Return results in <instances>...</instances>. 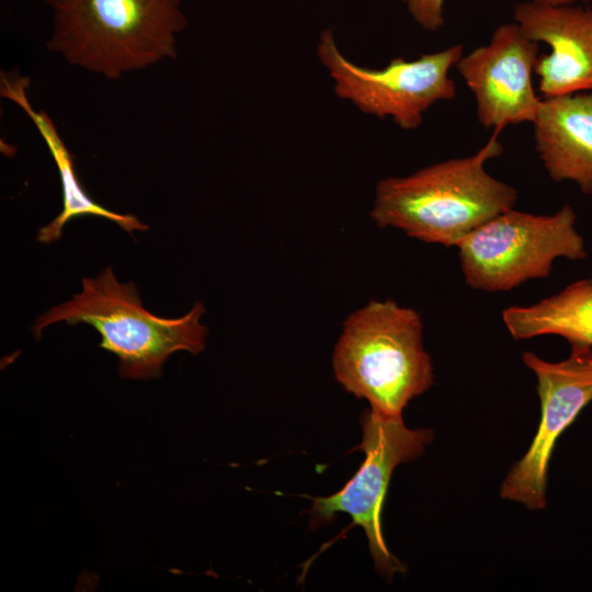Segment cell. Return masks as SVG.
<instances>
[{
  "label": "cell",
  "instance_id": "1",
  "mask_svg": "<svg viewBox=\"0 0 592 592\" xmlns=\"http://www.w3.org/2000/svg\"><path fill=\"white\" fill-rule=\"evenodd\" d=\"M498 135L494 132L474 155L380 180L369 213L372 220L426 243L457 247L483 223L514 208L517 190L486 169V162L502 152Z\"/></svg>",
  "mask_w": 592,
  "mask_h": 592
},
{
  "label": "cell",
  "instance_id": "2",
  "mask_svg": "<svg viewBox=\"0 0 592 592\" xmlns=\"http://www.w3.org/2000/svg\"><path fill=\"white\" fill-rule=\"evenodd\" d=\"M53 13L47 49L117 80L177 56L187 19L181 0H43Z\"/></svg>",
  "mask_w": 592,
  "mask_h": 592
},
{
  "label": "cell",
  "instance_id": "3",
  "mask_svg": "<svg viewBox=\"0 0 592 592\" xmlns=\"http://www.w3.org/2000/svg\"><path fill=\"white\" fill-rule=\"evenodd\" d=\"M81 284L80 293L35 320L36 339L54 323L89 325L101 335L99 346L118 357L121 376L136 379L159 376L174 352L196 355L205 349L208 329L201 322L203 303L196 301L180 318L158 317L143 306L137 286L118 282L111 266L95 277H83Z\"/></svg>",
  "mask_w": 592,
  "mask_h": 592
},
{
  "label": "cell",
  "instance_id": "4",
  "mask_svg": "<svg viewBox=\"0 0 592 592\" xmlns=\"http://www.w3.org/2000/svg\"><path fill=\"white\" fill-rule=\"evenodd\" d=\"M423 322L413 308L392 299L371 300L344 321L334 346L335 379L371 409L402 417L405 407L433 384L423 346Z\"/></svg>",
  "mask_w": 592,
  "mask_h": 592
},
{
  "label": "cell",
  "instance_id": "5",
  "mask_svg": "<svg viewBox=\"0 0 592 592\" xmlns=\"http://www.w3.org/2000/svg\"><path fill=\"white\" fill-rule=\"evenodd\" d=\"M576 219L569 204L551 215L511 208L490 218L456 247L466 285L488 293L506 292L549 276L558 258L587 259Z\"/></svg>",
  "mask_w": 592,
  "mask_h": 592
},
{
  "label": "cell",
  "instance_id": "6",
  "mask_svg": "<svg viewBox=\"0 0 592 592\" xmlns=\"http://www.w3.org/2000/svg\"><path fill=\"white\" fill-rule=\"evenodd\" d=\"M462 44L407 60L396 57L380 69L360 66L345 57L331 27L317 43V56L333 81L338 98L361 112L391 118L401 129L420 127L425 112L440 101L456 96L449 70L463 56Z\"/></svg>",
  "mask_w": 592,
  "mask_h": 592
},
{
  "label": "cell",
  "instance_id": "7",
  "mask_svg": "<svg viewBox=\"0 0 592 592\" xmlns=\"http://www.w3.org/2000/svg\"><path fill=\"white\" fill-rule=\"evenodd\" d=\"M361 424L363 439L357 448L364 452V462L340 491L314 499L310 527L328 524L337 513L349 514L365 532L376 570L391 579L405 567L388 549L382 531L387 489L395 468L421 456L434 433L409 429L402 417H387L372 409L363 412Z\"/></svg>",
  "mask_w": 592,
  "mask_h": 592
},
{
  "label": "cell",
  "instance_id": "8",
  "mask_svg": "<svg viewBox=\"0 0 592 592\" xmlns=\"http://www.w3.org/2000/svg\"><path fill=\"white\" fill-rule=\"evenodd\" d=\"M522 361L537 379L540 419L527 452L503 479L500 497L530 510H542L546 506L547 473L556 442L592 401V348H571L569 356L559 362L526 351Z\"/></svg>",
  "mask_w": 592,
  "mask_h": 592
},
{
  "label": "cell",
  "instance_id": "9",
  "mask_svg": "<svg viewBox=\"0 0 592 592\" xmlns=\"http://www.w3.org/2000/svg\"><path fill=\"white\" fill-rule=\"evenodd\" d=\"M537 52L538 43L514 22L500 25L488 44L459 58L455 67L485 128L500 133L506 125L534 122L543 102L532 83Z\"/></svg>",
  "mask_w": 592,
  "mask_h": 592
},
{
  "label": "cell",
  "instance_id": "10",
  "mask_svg": "<svg viewBox=\"0 0 592 592\" xmlns=\"http://www.w3.org/2000/svg\"><path fill=\"white\" fill-rule=\"evenodd\" d=\"M513 16L527 37L550 48L534 68L544 99L592 91V10L531 0L517 3Z\"/></svg>",
  "mask_w": 592,
  "mask_h": 592
},
{
  "label": "cell",
  "instance_id": "11",
  "mask_svg": "<svg viewBox=\"0 0 592 592\" xmlns=\"http://www.w3.org/2000/svg\"><path fill=\"white\" fill-rule=\"evenodd\" d=\"M532 124L535 149L550 179L592 194V91L544 99Z\"/></svg>",
  "mask_w": 592,
  "mask_h": 592
},
{
  "label": "cell",
  "instance_id": "12",
  "mask_svg": "<svg viewBox=\"0 0 592 592\" xmlns=\"http://www.w3.org/2000/svg\"><path fill=\"white\" fill-rule=\"evenodd\" d=\"M30 78L18 70L1 71L0 95L15 103L33 122L57 167L62 192L61 212L37 231L36 240L50 244L60 240L62 229L71 219L83 216H95L115 223L133 236L134 231H145L149 226L133 214H121L96 203L81 185L76 172L75 157L67 148L58 129L44 110H36L30 99Z\"/></svg>",
  "mask_w": 592,
  "mask_h": 592
},
{
  "label": "cell",
  "instance_id": "13",
  "mask_svg": "<svg viewBox=\"0 0 592 592\" xmlns=\"http://www.w3.org/2000/svg\"><path fill=\"white\" fill-rule=\"evenodd\" d=\"M501 317L515 340L558 335L571 348H592V278L576 281L537 303L506 307Z\"/></svg>",
  "mask_w": 592,
  "mask_h": 592
},
{
  "label": "cell",
  "instance_id": "14",
  "mask_svg": "<svg viewBox=\"0 0 592 592\" xmlns=\"http://www.w3.org/2000/svg\"><path fill=\"white\" fill-rule=\"evenodd\" d=\"M401 1L412 19L425 31L436 32L445 23L444 1L445 0H399Z\"/></svg>",
  "mask_w": 592,
  "mask_h": 592
},
{
  "label": "cell",
  "instance_id": "15",
  "mask_svg": "<svg viewBox=\"0 0 592 592\" xmlns=\"http://www.w3.org/2000/svg\"><path fill=\"white\" fill-rule=\"evenodd\" d=\"M533 1L548 3V4H574L578 1L585 2L590 0H533Z\"/></svg>",
  "mask_w": 592,
  "mask_h": 592
}]
</instances>
